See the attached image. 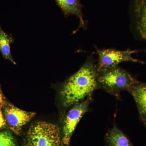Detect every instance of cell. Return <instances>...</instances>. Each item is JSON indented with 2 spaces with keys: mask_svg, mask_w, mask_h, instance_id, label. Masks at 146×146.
Instances as JSON below:
<instances>
[{
  "mask_svg": "<svg viewBox=\"0 0 146 146\" xmlns=\"http://www.w3.org/2000/svg\"><path fill=\"white\" fill-rule=\"evenodd\" d=\"M97 65L90 57L76 72L63 84L60 92L63 106L68 108L80 102L99 89Z\"/></svg>",
  "mask_w": 146,
  "mask_h": 146,
  "instance_id": "cell-1",
  "label": "cell"
},
{
  "mask_svg": "<svg viewBox=\"0 0 146 146\" xmlns=\"http://www.w3.org/2000/svg\"><path fill=\"white\" fill-rule=\"evenodd\" d=\"M137 82L129 73L118 66L98 72L99 88L118 99L120 98L122 91H128Z\"/></svg>",
  "mask_w": 146,
  "mask_h": 146,
  "instance_id": "cell-2",
  "label": "cell"
},
{
  "mask_svg": "<svg viewBox=\"0 0 146 146\" xmlns=\"http://www.w3.org/2000/svg\"><path fill=\"white\" fill-rule=\"evenodd\" d=\"M59 127L45 121L35 123L26 136L24 146H64Z\"/></svg>",
  "mask_w": 146,
  "mask_h": 146,
  "instance_id": "cell-3",
  "label": "cell"
},
{
  "mask_svg": "<svg viewBox=\"0 0 146 146\" xmlns=\"http://www.w3.org/2000/svg\"><path fill=\"white\" fill-rule=\"evenodd\" d=\"M93 101L91 96L86 100L73 105L65 116L63 121L62 137L65 145H70L71 138L74 131L82 116L88 112L90 104Z\"/></svg>",
  "mask_w": 146,
  "mask_h": 146,
  "instance_id": "cell-4",
  "label": "cell"
},
{
  "mask_svg": "<svg viewBox=\"0 0 146 146\" xmlns=\"http://www.w3.org/2000/svg\"><path fill=\"white\" fill-rule=\"evenodd\" d=\"M136 52V51L129 49L125 51L113 49L98 50L97 51L98 56L97 65L98 72L117 67L119 63L124 62L143 63L132 57V54Z\"/></svg>",
  "mask_w": 146,
  "mask_h": 146,
  "instance_id": "cell-5",
  "label": "cell"
},
{
  "mask_svg": "<svg viewBox=\"0 0 146 146\" xmlns=\"http://www.w3.org/2000/svg\"><path fill=\"white\" fill-rule=\"evenodd\" d=\"M3 114L7 125L17 135L21 134L24 126L36 115L35 112L24 111L10 104L4 106Z\"/></svg>",
  "mask_w": 146,
  "mask_h": 146,
  "instance_id": "cell-6",
  "label": "cell"
},
{
  "mask_svg": "<svg viewBox=\"0 0 146 146\" xmlns=\"http://www.w3.org/2000/svg\"><path fill=\"white\" fill-rule=\"evenodd\" d=\"M128 91L136 102L140 118L146 126V83L138 81Z\"/></svg>",
  "mask_w": 146,
  "mask_h": 146,
  "instance_id": "cell-7",
  "label": "cell"
},
{
  "mask_svg": "<svg viewBox=\"0 0 146 146\" xmlns=\"http://www.w3.org/2000/svg\"><path fill=\"white\" fill-rule=\"evenodd\" d=\"M65 16L76 15L80 20V27L85 28L82 5L80 0H55Z\"/></svg>",
  "mask_w": 146,
  "mask_h": 146,
  "instance_id": "cell-8",
  "label": "cell"
},
{
  "mask_svg": "<svg viewBox=\"0 0 146 146\" xmlns=\"http://www.w3.org/2000/svg\"><path fill=\"white\" fill-rule=\"evenodd\" d=\"M133 12L137 31L143 39H146V0H134Z\"/></svg>",
  "mask_w": 146,
  "mask_h": 146,
  "instance_id": "cell-9",
  "label": "cell"
},
{
  "mask_svg": "<svg viewBox=\"0 0 146 146\" xmlns=\"http://www.w3.org/2000/svg\"><path fill=\"white\" fill-rule=\"evenodd\" d=\"M105 140L108 146H132L125 134L115 126L108 131Z\"/></svg>",
  "mask_w": 146,
  "mask_h": 146,
  "instance_id": "cell-10",
  "label": "cell"
},
{
  "mask_svg": "<svg viewBox=\"0 0 146 146\" xmlns=\"http://www.w3.org/2000/svg\"><path fill=\"white\" fill-rule=\"evenodd\" d=\"M12 42V38L6 34L0 26V51L5 59L16 65V63L13 60L11 52L10 44Z\"/></svg>",
  "mask_w": 146,
  "mask_h": 146,
  "instance_id": "cell-11",
  "label": "cell"
},
{
  "mask_svg": "<svg viewBox=\"0 0 146 146\" xmlns=\"http://www.w3.org/2000/svg\"><path fill=\"white\" fill-rule=\"evenodd\" d=\"M0 146H16V139L10 131L0 132Z\"/></svg>",
  "mask_w": 146,
  "mask_h": 146,
  "instance_id": "cell-12",
  "label": "cell"
},
{
  "mask_svg": "<svg viewBox=\"0 0 146 146\" xmlns=\"http://www.w3.org/2000/svg\"><path fill=\"white\" fill-rule=\"evenodd\" d=\"M7 125L5 118L1 110L0 109V129L4 128Z\"/></svg>",
  "mask_w": 146,
  "mask_h": 146,
  "instance_id": "cell-13",
  "label": "cell"
},
{
  "mask_svg": "<svg viewBox=\"0 0 146 146\" xmlns=\"http://www.w3.org/2000/svg\"><path fill=\"white\" fill-rule=\"evenodd\" d=\"M6 103L4 100L3 96L1 90V87H0V107H3L5 104Z\"/></svg>",
  "mask_w": 146,
  "mask_h": 146,
  "instance_id": "cell-14",
  "label": "cell"
}]
</instances>
